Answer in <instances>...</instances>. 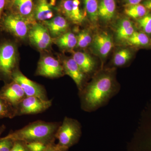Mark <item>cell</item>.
I'll list each match as a JSON object with an SVG mask.
<instances>
[{
  "label": "cell",
  "mask_w": 151,
  "mask_h": 151,
  "mask_svg": "<svg viewBox=\"0 0 151 151\" xmlns=\"http://www.w3.org/2000/svg\"><path fill=\"white\" fill-rule=\"evenodd\" d=\"M0 96L16 109L22 100L27 97L20 85L13 80L5 83L0 89Z\"/></svg>",
  "instance_id": "obj_11"
},
{
  "label": "cell",
  "mask_w": 151,
  "mask_h": 151,
  "mask_svg": "<svg viewBox=\"0 0 151 151\" xmlns=\"http://www.w3.org/2000/svg\"><path fill=\"white\" fill-rule=\"evenodd\" d=\"M36 74L47 78H56L65 74L62 63L51 56L43 57L38 63Z\"/></svg>",
  "instance_id": "obj_8"
},
{
  "label": "cell",
  "mask_w": 151,
  "mask_h": 151,
  "mask_svg": "<svg viewBox=\"0 0 151 151\" xmlns=\"http://www.w3.org/2000/svg\"><path fill=\"white\" fill-rule=\"evenodd\" d=\"M14 141L4 137L0 139V151H10L13 146Z\"/></svg>",
  "instance_id": "obj_29"
},
{
  "label": "cell",
  "mask_w": 151,
  "mask_h": 151,
  "mask_svg": "<svg viewBox=\"0 0 151 151\" xmlns=\"http://www.w3.org/2000/svg\"><path fill=\"white\" fill-rule=\"evenodd\" d=\"M79 0H63L60 5L59 9L63 14L71 22L81 24L84 21L86 13L80 7Z\"/></svg>",
  "instance_id": "obj_10"
},
{
  "label": "cell",
  "mask_w": 151,
  "mask_h": 151,
  "mask_svg": "<svg viewBox=\"0 0 151 151\" xmlns=\"http://www.w3.org/2000/svg\"><path fill=\"white\" fill-rule=\"evenodd\" d=\"M43 151H63L55 143L52 144Z\"/></svg>",
  "instance_id": "obj_32"
},
{
  "label": "cell",
  "mask_w": 151,
  "mask_h": 151,
  "mask_svg": "<svg viewBox=\"0 0 151 151\" xmlns=\"http://www.w3.org/2000/svg\"><path fill=\"white\" fill-rule=\"evenodd\" d=\"M65 74L69 76L75 82L79 91L84 88L87 76L81 70L72 58L63 60L62 63Z\"/></svg>",
  "instance_id": "obj_13"
},
{
  "label": "cell",
  "mask_w": 151,
  "mask_h": 151,
  "mask_svg": "<svg viewBox=\"0 0 151 151\" xmlns=\"http://www.w3.org/2000/svg\"><path fill=\"white\" fill-rule=\"evenodd\" d=\"M77 38V44L76 47L79 48H86L92 43V38L89 31L83 29L78 33L76 36Z\"/></svg>",
  "instance_id": "obj_26"
},
{
  "label": "cell",
  "mask_w": 151,
  "mask_h": 151,
  "mask_svg": "<svg viewBox=\"0 0 151 151\" xmlns=\"http://www.w3.org/2000/svg\"><path fill=\"white\" fill-rule=\"evenodd\" d=\"M126 42L130 45L138 47H146L151 45L150 38L142 31H136Z\"/></svg>",
  "instance_id": "obj_21"
},
{
  "label": "cell",
  "mask_w": 151,
  "mask_h": 151,
  "mask_svg": "<svg viewBox=\"0 0 151 151\" xmlns=\"http://www.w3.org/2000/svg\"><path fill=\"white\" fill-rule=\"evenodd\" d=\"M119 91L114 69L100 71L79 91L81 109L87 112L95 111L108 104Z\"/></svg>",
  "instance_id": "obj_1"
},
{
  "label": "cell",
  "mask_w": 151,
  "mask_h": 151,
  "mask_svg": "<svg viewBox=\"0 0 151 151\" xmlns=\"http://www.w3.org/2000/svg\"><path fill=\"white\" fill-rule=\"evenodd\" d=\"M10 151H30L26 143L23 141H14L13 146Z\"/></svg>",
  "instance_id": "obj_30"
},
{
  "label": "cell",
  "mask_w": 151,
  "mask_h": 151,
  "mask_svg": "<svg viewBox=\"0 0 151 151\" xmlns=\"http://www.w3.org/2000/svg\"><path fill=\"white\" fill-rule=\"evenodd\" d=\"M61 122L37 121L11 132L5 138L26 143L41 142L47 144L55 143V134Z\"/></svg>",
  "instance_id": "obj_2"
},
{
  "label": "cell",
  "mask_w": 151,
  "mask_h": 151,
  "mask_svg": "<svg viewBox=\"0 0 151 151\" xmlns=\"http://www.w3.org/2000/svg\"><path fill=\"white\" fill-rule=\"evenodd\" d=\"M132 57L133 53L129 49H121L116 52L114 55L112 64L116 67L124 66L129 62Z\"/></svg>",
  "instance_id": "obj_22"
},
{
  "label": "cell",
  "mask_w": 151,
  "mask_h": 151,
  "mask_svg": "<svg viewBox=\"0 0 151 151\" xmlns=\"http://www.w3.org/2000/svg\"><path fill=\"white\" fill-rule=\"evenodd\" d=\"M6 8V0H0V21L2 17L4 10Z\"/></svg>",
  "instance_id": "obj_31"
},
{
  "label": "cell",
  "mask_w": 151,
  "mask_h": 151,
  "mask_svg": "<svg viewBox=\"0 0 151 151\" xmlns=\"http://www.w3.org/2000/svg\"><path fill=\"white\" fill-rule=\"evenodd\" d=\"M28 36L30 42L41 50L48 48L52 41L47 29L43 24L37 22L31 27Z\"/></svg>",
  "instance_id": "obj_9"
},
{
  "label": "cell",
  "mask_w": 151,
  "mask_h": 151,
  "mask_svg": "<svg viewBox=\"0 0 151 151\" xmlns=\"http://www.w3.org/2000/svg\"><path fill=\"white\" fill-rule=\"evenodd\" d=\"M12 79V81H15L20 85L27 97L35 96L42 100H48L44 87L28 78L19 68L14 71Z\"/></svg>",
  "instance_id": "obj_6"
},
{
  "label": "cell",
  "mask_w": 151,
  "mask_h": 151,
  "mask_svg": "<svg viewBox=\"0 0 151 151\" xmlns=\"http://www.w3.org/2000/svg\"><path fill=\"white\" fill-rule=\"evenodd\" d=\"M34 7L33 0H13L6 9L27 18L35 21L33 17Z\"/></svg>",
  "instance_id": "obj_17"
},
{
  "label": "cell",
  "mask_w": 151,
  "mask_h": 151,
  "mask_svg": "<svg viewBox=\"0 0 151 151\" xmlns=\"http://www.w3.org/2000/svg\"><path fill=\"white\" fill-rule=\"evenodd\" d=\"M43 23L50 35L55 38L67 32L69 27L66 19L60 15L53 17L50 19L43 22Z\"/></svg>",
  "instance_id": "obj_16"
},
{
  "label": "cell",
  "mask_w": 151,
  "mask_h": 151,
  "mask_svg": "<svg viewBox=\"0 0 151 151\" xmlns=\"http://www.w3.org/2000/svg\"><path fill=\"white\" fill-rule=\"evenodd\" d=\"M147 10L144 5L139 4L133 5H127L124 12L128 16L137 20L148 13Z\"/></svg>",
  "instance_id": "obj_24"
},
{
  "label": "cell",
  "mask_w": 151,
  "mask_h": 151,
  "mask_svg": "<svg viewBox=\"0 0 151 151\" xmlns=\"http://www.w3.org/2000/svg\"><path fill=\"white\" fill-rule=\"evenodd\" d=\"M85 6V12L90 21L96 23L99 19L98 0H83Z\"/></svg>",
  "instance_id": "obj_23"
},
{
  "label": "cell",
  "mask_w": 151,
  "mask_h": 151,
  "mask_svg": "<svg viewBox=\"0 0 151 151\" xmlns=\"http://www.w3.org/2000/svg\"><path fill=\"white\" fill-rule=\"evenodd\" d=\"M26 143L30 151H43L49 146L54 144H47L41 142H31Z\"/></svg>",
  "instance_id": "obj_28"
},
{
  "label": "cell",
  "mask_w": 151,
  "mask_h": 151,
  "mask_svg": "<svg viewBox=\"0 0 151 151\" xmlns=\"http://www.w3.org/2000/svg\"><path fill=\"white\" fill-rule=\"evenodd\" d=\"M143 4L151 12V0H145L143 2Z\"/></svg>",
  "instance_id": "obj_34"
},
{
  "label": "cell",
  "mask_w": 151,
  "mask_h": 151,
  "mask_svg": "<svg viewBox=\"0 0 151 151\" xmlns=\"http://www.w3.org/2000/svg\"><path fill=\"white\" fill-rule=\"evenodd\" d=\"M17 116L16 109L0 96V119H13Z\"/></svg>",
  "instance_id": "obj_25"
},
{
  "label": "cell",
  "mask_w": 151,
  "mask_h": 151,
  "mask_svg": "<svg viewBox=\"0 0 151 151\" xmlns=\"http://www.w3.org/2000/svg\"><path fill=\"white\" fill-rule=\"evenodd\" d=\"M55 1L52 0H37L34 7L33 17L35 20L44 22L53 17L52 6L55 5Z\"/></svg>",
  "instance_id": "obj_15"
},
{
  "label": "cell",
  "mask_w": 151,
  "mask_h": 151,
  "mask_svg": "<svg viewBox=\"0 0 151 151\" xmlns=\"http://www.w3.org/2000/svg\"><path fill=\"white\" fill-rule=\"evenodd\" d=\"M92 43L94 52L104 59L108 56L113 48V37L108 32H103L94 36Z\"/></svg>",
  "instance_id": "obj_12"
},
{
  "label": "cell",
  "mask_w": 151,
  "mask_h": 151,
  "mask_svg": "<svg viewBox=\"0 0 151 151\" xmlns=\"http://www.w3.org/2000/svg\"><path fill=\"white\" fill-rule=\"evenodd\" d=\"M55 42L63 50H71L76 47L77 38L73 33L67 32L56 38Z\"/></svg>",
  "instance_id": "obj_20"
},
{
  "label": "cell",
  "mask_w": 151,
  "mask_h": 151,
  "mask_svg": "<svg viewBox=\"0 0 151 151\" xmlns=\"http://www.w3.org/2000/svg\"><path fill=\"white\" fill-rule=\"evenodd\" d=\"M18 52L14 42L0 40V80L7 83L12 81L14 71L18 69Z\"/></svg>",
  "instance_id": "obj_3"
},
{
  "label": "cell",
  "mask_w": 151,
  "mask_h": 151,
  "mask_svg": "<svg viewBox=\"0 0 151 151\" xmlns=\"http://www.w3.org/2000/svg\"><path fill=\"white\" fill-rule=\"evenodd\" d=\"M116 11L115 0H100L98 7V17L102 21L111 22L115 16Z\"/></svg>",
  "instance_id": "obj_18"
},
{
  "label": "cell",
  "mask_w": 151,
  "mask_h": 151,
  "mask_svg": "<svg viewBox=\"0 0 151 151\" xmlns=\"http://www.w3.org/2000/svg\"><path fill=\"white\" fill-rule=\"evenodd\" d=\"M6 8L13 0H6Z\"/></svg>",
  "instance_id": "obj_36"
},
{
  "label": "cell",
  "mask_w": 151,
  "mask_h": 151,
  "mask_svg": "<svg viewBox=\"0 0 151 151\" xmlns=\"http://www.w3.org/2000/svg\"><path fill=\"white\" fill-rule=\"evenodd\" d=\"M36 22L35 21L8 10L4 12L0 21V30L14 37L22 40L28 35L31 25Z\"/></svg>",
  "instance_id": "obj_4"
},
{
  "label": "cell",
  "mask_w": 151,
  "mask_h": 151,
  "mask_svg": "<svg viewBox=\"0 0 151 151\" xmlns=\"http://www.w3.org/2000/svg\"><path fill=\"white\" fill-rule=\"evenodd\" d=\"M142 0H125L127 5H133L138 4L142 2Z\"/></svg>",
  "instance_id": "obj_33"
},
{
  "label": "cell",
  "mask_w": 151,
  "mask_h": 151,
  "mask_svg": "<svg viewBox=\"0 0 151 151\" xmlns=\"http://www.w3.org/2000/svg\"><path fill=\"white\" fill-rule=\"evenodd\" d=\"M52 102V100H44L35 96H27L17 107V116L42 113L50 108Z\"/></svg>",
  "instance_id": "obj_7"
},
{
  "label": "cell",
  "mask_w": 151,
  "mask_h": 151,
  "mask_svg": "<svg viewBox=\"0 0 151 151\" xmlns=\"http://www.w3.org/2000/svg\"><path fill=\"white\" fill-rule=\"evenodd\" d=\"M81 134L80 123L76 119L65 117L55 134V139L58 140L57 145L63 151H68L78 143Z\"/></svg>",
  "instance_id": "obj_5"
},
{
  "label": "cell",
  "mask_w": 151,
  "mask_h": 151,
  "mask_svg": "<svg viewBox=\"0 0 151 151\" xmlns=\"http://www.w3.org/2000/svg\"><path fill=\"white\" fill-rule=\"evenodd\" d=\"M135 31L134 25L131 21L127 18L122 19L116 27V38L120 41H127Z\"/></svg>",
  "instance_id": "obj_19"
},
{
  "label": "cell",
  "mask_w": 151,
  "mask_h": 151,
  "mask_svg": "<svg viewBox=\"0 0 151 151\" xmlns=\"http://www.w3.org/2000/svg\"><path fill=\"white\" fill-rule=\"evenodd\" d=\"M72 58L87 76L95 73L97 68V62L88 53L81 51L73 52Z\"/></svg>",
  "instance_id": "obj_14"
},
{
  "label": "cell",
  "mask_w": 151,
  "mask_h": 151,
  "mask_svg": "<svg viewBox=\"0 0 151 151\" xmlns=\"http://www.w3.org/2000/svg\"><path fill=\"white\" fill-rule=\"evenodd\" d=\"M6 129V126L4 125H2L1 126H0V139H1V136L3 132H4Z\"/></svg>",
  "instance_id": "obj_35"
},
{
  "label": "cell",
  "mask_w": 151,
  "mask_h": 151,
  "mask_svg": "<svg viewBox=\"0 0 151 151\" xmlns=\"http://www.w3.org/2000/svg\"><path fill=\"white\" fill-rule=\"evenodd\" d=\"M137 24L142 32L148 36L151 35V14L147 13L137 20Z\"/></svg>",
  "instance_id": "obj_27"
}]
</instances>
